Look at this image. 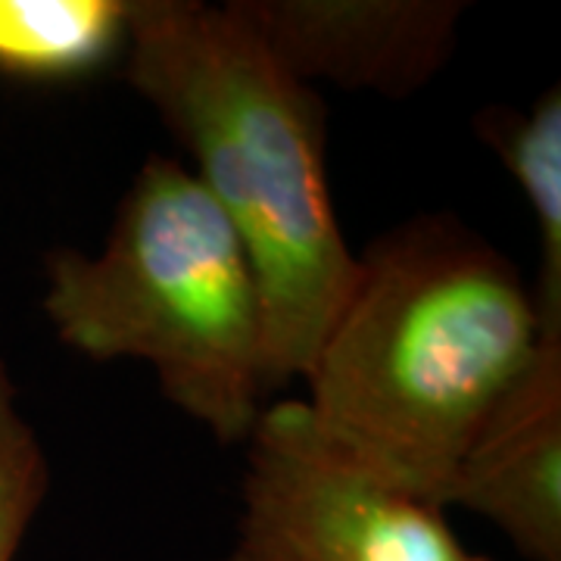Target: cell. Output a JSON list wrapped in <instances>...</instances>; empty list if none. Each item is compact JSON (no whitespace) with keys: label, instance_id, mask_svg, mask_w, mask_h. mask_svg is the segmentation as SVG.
<instances>
[{"label":"cell","instance_id":"6da1fadb","mask_svg":"<svg viewBox=\"0 0 561 561\" xmlns=\"http://www.w3.org/2000/svg\"><path fill=\"white\" fill-rule=\"evenodd\" d=\"M542 337L515 262L456 216L427 213L365 247L302 402L343 456L446 512L465 449Z\"/></svg>","mask_w":561,"mask_h":561},{"label":"cell","instance_id":"7a4b0ae2","mask_svg":"<svg viewBox=\"0 0 561 561\" xmlns=\"http://www.w3.org/2000/svg\"><path fill=\"white\" fill-rule=\"evenodd\" d=\"M122 69L256 268L275 390L302 381L359 272L331 197L319 91L268 50L234 0H131Z\"/></svg>","mask_w":561,"mask_h":561},{"label":"cell","instance_id":"3957f363","mask_svg":"<svg viewBox=\"0 0 561 561\" xmlns=\"http://www.w3.org/2000/svg\"><path fill=\"white\" fill-rule=\"evenodd\" d=\"M41 309L81 356L153 368L165 400L225 446L250 437L275 390L256 268L172 157L144 160L98 253L44 260Z\"/></svg>","mask_w":561,"mask_h":561},{"label":"cell","instance_id":"277c9868","mask_svg":"<svg viewBox=\"0 0 561 561\" xmlns=\"http://www.w3.org/2000/svg\"><path fill=\"white\" fill-rule=\"evenodd\" d=\"M243 443V515L225 561H490L443 508L324 440L302 400L265 405Z\"/></svg>","mask_w":561,"mask_h":561},{"label":"cell","instance_id":"5b68a950","mask_svg":"<svg viewBox=\"0 0 561 561\" xmlns=\"http://www.w3.org/2000/svg\"><path fill=\"white\" fill-rule=\"evenodd\" d=\"M268 50L306 84L405 98L453 57V0H234Z\"/></svg>","mask_w":561,"mask_h":561},{"label":"cell","instance_id":"8992f818","mask_svg":"<svg viewBox=\"0 0 561 561\" xmlns=\"http://www.w3.org/2000/svg\"><path fill=\"white\" fill-rule=\"evenodd\" d=\"M500 527L527 561H561V334H546L534 362L486 415L446 490Z\"/></svg>","mask_w":561,"mask_h":561},{"label":"cell","instance_id":"52a82bcc","mask_svg":"<svg viewBox=\"0 0 561 561\" xmlns=\"http://www.w3.org/2000/svg\"><path fill=\"white\" fill-rule=\"evenodd\" d=\"M131 0H0V79L69 84L122 62Z\"/></svg>","mask_w":561,"mask_h":561},{"label":"cell","instance_id":"ba28073f","mask_svg":"<svg viewBox=\"0 0 561 561\" xmlns=\"http://www.w3.org/2000/svg\"><path fill=\"white\" fill-rule=\"evenodd\" d=\"M478 138L518 181L540 231L537 309L546 334H561V91H542L522 113L490 106L474 119Z\"/></svg>","mask_w":561,"mask_h":561},{"label":"cell","instance_id":"9c48e42d","mask_svg":"<svg viewBox=\"0 0 561 561\" xmlns=\"http://www.w3.org/2000/svg\"><path fill=\"white\" fill-rule=\"evenodd\" d=\"M50 493V459L25 419L10 365L0 356V561H16Z\"/></svg>","mask_w":561,"mask_h":561}]
</instances>
